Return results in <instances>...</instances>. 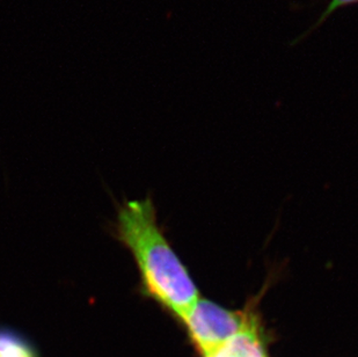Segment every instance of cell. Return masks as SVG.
<instances>
[{
  "instance_id": "cell-1",
  "label": "cell",
  "mask_w": 358,
  "mask_h": 357,
  "mask_svg": "<svg viewBox=\"0 0 358 357\" xmlns=\"http://www.w3.org/2000/svg\"><path fill=\"white\" fill-rule=\"evenodd\" d=\"M115 236L135 260L144 296L181 321L201 295L160 227L152 200L128 201L120 206Z\"/></svg>"
},
{
  "instance_id": "cell-2",
  "label": "cell",
  "mask_w": 358,
  "mask_h": 357,
  "mask_svg": "<svg viewBox=\"0 0 358 357\" xmlns=\"http://www.w3.org/2000/svg\"><path fill=\"white\" fill-rule=\"evenodd\" d=\"M257 321L259 318L255 311L231 310L203 297L181 319L203 357L213 356Z\"/></svg>"
},
{
  "instance_id": "cell-3",
  "label": "cell",
  "mask_w": 358,
  "mask_h": 357,
  "mask_svg": "<svg viewBox=\"0 0 358 357\" xmlns=\"http://www.w3.org/2000/svg\"><path fill=\"white\" fill-rule=\"evenodd\" d=\"M211 357H268L259 321L234 337Z\"/></svg>"
},
{
  "instance_id": "cell-4",
  "label": "cell",
  "mask_w": 358,
  "mask_h": 357,
  "mask_svg": "<svg viewBox=\"0 0 358 357\" xmlns=\"http://www.w3.org/2000/svg\"><path fill=\"white\" fill-rule=\"evenodd\" d=\"M0 357H38L34 346L17 332L0 330Z\"/></svg>"
},
{
  "instance_id": "cell-5",
  "label": "cell",
  "mask_w": 358,
  "mask_h": 357,
  "mask_svg": "<svg viewBox=\"0 0 358 357\" xmlns=\"http://www.w3.org/2000/svg\"><path fill=\"white\" fill-rule=\"evenodd\" d=\"M355 4H358V0H331L326 8L322 10L320 18L315 22V26L312 27V29H315V28L324 24V21L327 20L328 18L331 17L336 10H341V8H345L347 6H352Z\"/></svg>"
}]
</instances>
